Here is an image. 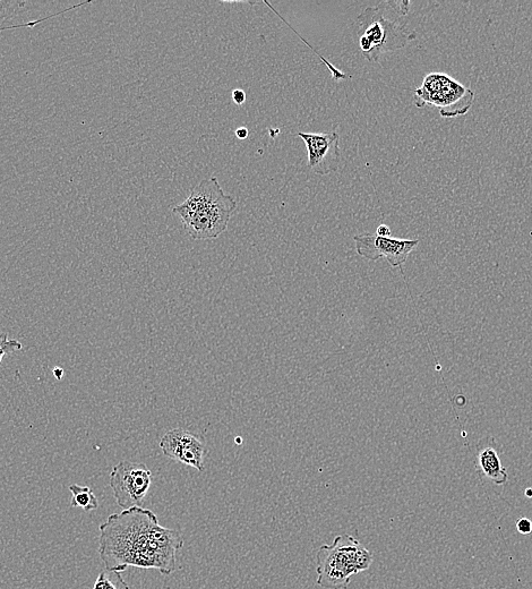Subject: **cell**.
<instances>
[{"label":"cell","instance_id":"3957f363","mask_svg":"<svg viewBox=\"0 0 532 589\" xmlns=\"http://www.w3.org/2000/svg\"><path fill=\"white\" fill-rule=\"evenodd\" d=\"M317 585L346 589L350 578L370 569L373 554L351 535H340L317 552Z\"/></svg>","mask_w":532,"mask_h":589},{"label":"cell","instance_id":"277c9868","mask_svg":"<svg viewBox=\"0 0 532 589\" xmlns=\"http://www.w3.org/2000/svg\"><path fill=\"white\" fill-rule=\"evenodd\" d=\"M359 49L370 63H377L381 57L406 47L416 39L415 32H409L402 24L386 19L382 5L367 7L357 17Z\"/></svg>","mask_w":532,"mask_h":589},{"label":"cell","instance_id":"52a82bcc","mask_svg":"<svg viewBox=\"0 0 532 589\" xmlns=\"http://www.w3.org/2000/svg\"><path fill=\"white\" fill-rule=\"evenodd\" d=\"M356 251L371 261L386 259L391 267H401L419 244V239H398L376 234L354 236Z\"/></svg>","mask_w":532,"mask_h":589},{"label":"cell","instance_id":"ac0fdd59","mask_svg":"<svg viewBox=\"0 0 532 589\" xmlns=\"http://www.w3.org/2000/svg\"><path fill=\"white\" fill-rule=\"evenodd\" d=\"M248 134H250V132H248L246 127H239L238 130H236V136L239 140H246Z\"/></svg>","mask_w":532,"mask_h":589},{"label":"cell","instance_id":"ffe728a7","mask_svg":"<svg viewBox=\"0 0 532 589\" xmlns=\"http://www.w3.org/2000/svg\"><path fill=\"white\" fill-rule=\"evenodd\" d=\"M236 442H239L240 443V442H242V439H237Z\"/></svg>","mask_w":532,"mask_h":589},{"label":"cell","instance_id":"4fadbf2b","mask_svg":"<svg viewBox=\"0 0 532 589\" xmlns=\"http://www.w3.org/2000/svg\"><path fill=\"white\" fill-rule=\"evenodd\" d=\"M22 344L19 340L10 339L6 334L0 335V364L4 361L5 356L21 351Z\"/></svg>","mask_w":532,"mask_h":589},{"label":"cell","instance_id":"8992f818","mask_svg":"<svg viewBox=\"0 0 532 589\" xmlns=\"http://www.w3.org/2000/svg\"><path fill=\"white\" fill-rule=\"evenodd\" d=\"M152 484L150 469L141 463L122 462L110 473V486L119 507H142Z\"/></svg>","mask_w":532,"mask_h":589},{"label":"cell","instance_id":"8fae6325","mask_svg":"<svg viewBox=\"0 0 532 589\" xmlns=\"http://www.w3.org/2000/svg\"><path fill=\"white\" fill-rule=\"evenodd\" d=\"M70 492L72 493L71 507L81 508L87 512L99 508L96 494L93 493L89 486L73 484L70 486Z\"/></svg>","mask_w":532,"mask_h":589},{"label":"cell","instance_id":"30bf717a","mask_svg":"<svg viewBox=\"0 0 532 589\" xmlns=\"http://www.w3.org/2000/svg\"><path fill=\"white\" fill-rule=\"evenodd\" d=\"M494 445L496 442L492 437L479 442L476 467L494 484L504 485L509 480V474Z\"/></svg>","mask_w":532,"mask_h":589},{"label":"cell","instance_id":"7c38bea8","mask_svg":"<svg viewBox=\"0 0 532 589\" xmlns=\"http://www.w3.org/2000/svg\"><path fill=\"white\" fill-rule=\"evenodd\" d=\"M93 589H130L118 571L104 570L98 576Z\"/></svg>","mask_w":532,"mask_h":589},{"label":"cell","instance_id":"9a60e30c","mask_svg":"<svg viewBox=\"0 0 532 589\" xmlns=\"http://www.w3.org/2000/svg\"><path fill=\"white\" fill-rule=\"evenodd\" d=\"M390 5L394 11H397L401 15H407L409 12L410 2H386Z\"/></svg>","mask_w":532,"mask_h":589},{"label":"cell","instance_id":"5bb4252c","mask_svg":"<svg viewBox=\"0 0 532 589\" xmlns=\"http://www.w3.org/2000/svg\"><path fill=\"white\" fill-rule=\"evenodd\" d=\"M518 532L522 535H529L532 533V522L530 519L523 517L517 522Z\"/></svg>","mask_w":532,"mask_h":589},{"label":"cell","instance_id":"7a4b0ae2","mask_svg":"<svg viewBox=\"0 0 532 589\" xmlns=\"http://www.w3.org/2000/svg\"><path fill=\"white\" fill-rule=\"evenodd\" d=\"M236 208L237 202L211 177L196 185L173 211L193 239H213L226 232Z\"/></svg>","mask_w":532,"mask_h":589},{"label":"cell","instance_id":"ba28073f","mask_svg":"<svg viewBox=\"0 0 532 589\" xmlns=\"http://www.w3.org/2000/svg\"><path fill=\"white\" fill-rule=\"evenodd\" d=\"M308 152V167L316 175H329L336 172L340 164L339 134L337 132L297 134Z\"/></svg>","mask_w":532,"mask_h":589},{"label":"cell","instance_id":"e0dca14e","mask_svg":"<svg viewBox=\"0 0 532 589\" xmlns=\"http://www.w3.org/2000/svg\"><path fill=\"white\" fill-rule=\"evenodd\" d=\"M391 234H392V232H391V229L389 226L381 225L379 228H377V232H376L377 236L390 237Z\"/></svg>","mask_w":532,"mask_h":589},{"label":"cell","instance_id":"6da1fadb","mask_svg":"<svg viewBox=\"0 0 532 589\" xmlns=\"http://www.w3.org/2000/svg\"><path fill=\"white\" fill-rule=\"evenodd\" d=\"M99 529V553L106 569L122 573L136 567L156 569L165 576L174 573L176 554L184 546L183 536L162 527L151 510H123L109 516Z\"/></svg>","mask_w":532,"mask_h":589},{"label":"cell","instance_id":"9c48e42d","mask_svg":"<svg viewBox=\"0 0 532 589\" xmlns=\"http://www.w3.org/2000/svg\"><path fill=\"white\" fill-rule=\"evenodd\" d=\"M160 448L170 459L203 472L205 445L200 438L182 429L169 431L160 441Z\"/></svg>","mask_w":532,"mask_h":589},{"label":"cell","instance_id":"d6986e66","mask_svg":"<svg viewBox=\"0 0 532 589\" xmlns=\"http://www.w3.org/2000/svg\"><path fill=\"white\" fill-rule=\"evenodd\" d=\"M526 494H527V497L531 498L532 497V490L528 489Z\"/></svg>","mask_w":532,"mask_h":589},{"label":"cell","instance_id":"5b68a950","mask_svg":"<svg viewBox=\"0 0 532 589\" xmlns=\"http://www.w3.org/2000/svg\"><path fill=\"white\" fill-rule=\"evenodd\" d=\"M414 99L418 108L434 107L442 117L456 118L469 112L476 93L450 75L436 72L425 76L422 87L414 91Z\"/></svg>","mask_w":532,"mask_h":589},{"label":"cell","instance_id":"2e32d148","mask_svg":"<svg viewBox=\"0 0 532 589\" xmlns=\"http://www.w3.org/2000/svg\"><path fill=\"white\" fill-rule=\"evenodd\" d=\"M231 97H233L235 104L238 106L244 105L247 98L245 91L240 89L234 90L233 95H231Z\"/></svg>","mask_w":532,"mask_h":589}]
</instances>
